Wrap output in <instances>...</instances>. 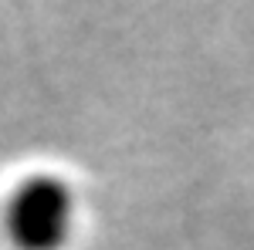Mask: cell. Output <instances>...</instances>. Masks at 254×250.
Segmentation results:
<instances>
[{
    "mask_svg": "<svg viewBox=\"0 0 254 250\" xmlns=\"http://www.w3.org/2000/svg\"><path fill=\"white\" fill-rule=\"evenodd\" d=\"M75 220L71 186L55 173H34L10 193L3 227L17 250H61Z\"/></svg>",
    "mask_w": 254,
    "mask_h": 250,
    "instance_id": "1",
    "label": "cell"
}]
</instances>
